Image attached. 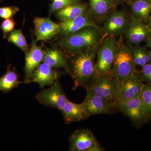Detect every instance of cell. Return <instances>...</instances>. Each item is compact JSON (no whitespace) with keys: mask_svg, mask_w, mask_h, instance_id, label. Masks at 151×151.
<instances>
[{"mask_svg":"<svg viewBox=\"0 0 151 151\" xmlns=\"http://www.w3.org/2000/svg\"><path fill=\"white\" fill-rule=\"evenodd\" d=\"M146 46L151 50V36L146 40Z\"/></svg>","mask_w":151,"mask_h":151,"instance_id":"4dcf8cb0","label":"cell"},{"mask_svg":"<svg viewBox=\"0 0 151 151\" xmlns=\"http://www.w3.org/2000/svg\"><path fill=\"white\" fill-rule=\"evenodd\" d=\"M116 108L128 116L137 126H141L151 118V111L140 97L122 102H117Z\"/></svg>","mask_w":151,"mask_h":151,"instance_id":"5b68a950","label":"cell"},{"mask_svg":"<svg viewBox=\"0 0 151 151\" xmlns=\"http://www.w3.org/2000/svg\"><path fill=\"white\" fill-rule=\"evenodd\" d=\"M15 24V22L12 18L5 19L3 21L1 24V29L2 31L4 38L8 37L10 33L14 30Z\"/></svg>","mask_w":151,"mask_h":151,"instance_id":"4316f807","label":"cell"},{"mask_svg":"<svg viewBox=\"0 0 151 151\" xmlns=\"http://www.w3.org/2000/svg\"><path fill=\"white\" fill-rule=\"evenodd\" d=\"M111 1L117 5V4H122L125 3L128 0H111Z\"/></svg>","mask_w":151,"mask_h":151,"instance_id":"f546056e","label":"cell"},{"mask_svg":"<svg viewBox=\"0 0 151 151\" xmlns=\"http://www.w3.org/2000/svg\"><path fill=\"white\" fill-rule=\"evenodd\" d=\"M103 39L100 28L88 27L63 36L59 44L72 56L78 52L99 46Z\"/></svg>","mask_w":151,"mask_h":151,"instance_id":"7a4b0ae2","label":"cell"},{"mask_svg":"<svg viewBox=\"0 0 151 151\" xmlns=\"http://www.w3.org/2000/svg\"><path fill=\"white\" fill-rule=\"evenodd\" d=\"M140 97L144 104L151 111V84H144Z\"/></svg>","mask_w":151,"mask_h":151,"instance_id":"484cf974","label":"cell"},{"mask_svg":"<svg viewBox=\"0 0 151 151\" xmlns=\"http://www.w3.org/2000/svg\"><path fill=\"white\" fill-rule=\"evenodd\" d=\"M144 84L139 73L135 72L129 78L121 82L117 102L132 100L140 96Z\"/></svg>","mask_w":151,"mask_h":151,"instance_id":"8fae6325","label":"cell"},{"mask_svg":"<svg viewBox=\"0 0 151 151\" xmlns=\"http://www.w3.org/2000/svg\"><path fill=\"white\" fill-rule=\"evenodd\" d=\"M37 41L33 39L30 48L25 53L24 70V81L26 84L30 83L33 73L43 60L45 51L37 44Z\"/></svg>","mask_w":151,"mask_h":151,"instance_id":"7c38bea8","label":"cell"},{"mask_svg":"<svg viewBox=\"0 0 151 151\" xmlns=\"http://www.w3.org/2000/svg\"><path fill=\"white\" fill-rule=\"evenodd\" d=\"M92 15L98 20H104L114 11L116 6L111 0H89Z\"/></svg>","mask_w":151,"mask_h":151,"instance_id":"ac0fdd59","label":"cell"},{"mask_svg":"<svg viewBox=\"0 0 151 151\" xmlns=\"http://www.w3.org/2000/svg\"><path fill=\"white\" fill-rule=\"evenodd\" d=\"M88 117L111 113L116 108L117 103L108 102L90 92L86 90V97L83 101Z\"/></svg>","mask_w":151,"mask_h":151,"instance_id":"9c48e42d","label":"cell"},{"mask_svg":"<svg viewBox=\"0 0 151 151\" xmlns=\"http://www.w3.org/2000/svg\"><path fill=\"white\" fill-rule=\"evenodd\" d=\"M60 111L62 112L64 122L66 124L80 122L88 118L83 102L76 104L68 100Z\"/></svg>","mask_w":151,"mask_h":151,"instance_id":"e0dca14e","label":"cell"},{"mask_svg":"<svg viewBox=\"0 0 151 151\" xmlns=\"http://www.w3.org/2000/svg\"><path fill=\"white\" fill-rule=\"evenodd\" d=\"M136 66L131 48L123 44H118L111 70L112 75L122 82L135 73Z\"/></svg>","mask_w":151,"mask_h":151,"instance_id":"277c9868","label":"cell"},{"mask_svg":"<svg viewBox=\"0 0 151 151\" xmlns=\"http://www.w3.org/2000/svg\"><path fill=\"white\" fill-rule=\"evenodd\" d=\"M19 10L15 6L1 7H0V17L4 19L12 18Z\"/></svg>","mask_w":151,"mask_h":151,"instance_id":"83f0119b","label":"cell"},{"mask_svg":"<svg viewBox=\"0 0 151 151\" xmlns=\"http://www.w3.org/2000/svg\"><path fill=\"white\" fill-rule=\"evenodd\" d=\"M118 47V42L114 37L107 35L103 39L97 53L96 66L99 74L111 72Z\"/></svg>","mask_w":151,"mask_h":151,"instance_id":"8992f818","label":"cell"},{"mask_svg":"<svg viewBox=\"0 0 151 151\" xmlns=\"http://www.w3.org/2000/svg\"><path fill=\"white\" fill-rule=\"evenodd\" d=\"M37 41L51 39L60 32V26L49 18L35 17L34 20Z\"/></svg>","mask_w":151,"mask_h":151,"instance_id":"9a60e30c","label":"cell"},{"mask_svg":"<svg viewBox=\"0 0 151 151\" xmlns=\"http://www.w3.org/2000/svg\"><path fill=\"white\" fill-rule=\"evenodd\" d=\"M132 49V55L136 65L142 67L149 63V51L146 49L139 46L134 47Z\"/></svg>","mask_w":151,"mask_h":151,"instance_id":"cb8c5ba5","label":"cell"},{"mask_svg":"<svg viewBox=\"0 0 151 151\" xmlns=\"http://www.w3.org/2000/svg\"><path fill=\"white\" fill-rule=\"evenodd\" d=\"M142 68L139 73L141 79L147 84H151V64L147 63Z\"/></svg>","mask_w":151,"mask_h":151,"instance_id":"f1b7e54d","label":"cell"},{"mask_svg":"<svg viewBox=\"0 0 151 151\" xmlns=\"http://www.w3.org/2000/svg\"><path fill=\"white\" fill-rule=\"evenodd\" d=\"M151 12V0H135L130 6L132 18L146 22Z\"/></svg>","mask_w":151,"mask_h":151,"instance_id":"d6986e66","label":"cell"},{"mask_svg":"<svg viewBox=\"0 0 151 151\" xmlns=\"http://www.w3.org/2000/svg\"><path fill=\"white\" fill-rule=\"evenodd\" d=\"M149 54H150V60H149V63L151 64V50L150 51H149Z\"/></svg>","mask_w":151,"mask_h":151,"instance_id":"d6a6232c","label":"cell"},{"mask_svg":"<svg viewBox=\"0 0 151 151\" xmlns=\"http://www.w3.org/2000/svg\"><path fill=\"white\" fill-rule=\"evenodd\" d=\"M88 6L85 4L76 3L56 11L57 16L61 21L75 18L87 13Z\"/></svg>","mask_w":151,"mask_h":151,"instance_id":"44dd1931","label":"cell"},{"mask_svg":"<svg viewBox=\"0 0 151 151\" xmlns=\"http://www.w3.org/2000/svg\"><path fill=\"white\" fill-rule=\"evenodd\" d=\"M80 3V0H55L50 6V14L67 6Z\"/></svg>","mask_w":151,"mask_h":151,"instance_id":"d4e9b609","label":"cell"},{"mask_svg":"<svg viewBox=\"0 0 151 151\" xmlns=\"http://www.w3.org/2000/svg\"><path fill=\"white\" fill-rule=\"evenodd\" d=\"M130 21L129 15L125 11H113L104 20L103 29L107 35H121L126 32Z\"/></svg>","mask_w":151,"mask_h":151,"instance_id":"ba28073f","label":"cell"},{"mask_svg":"<svg viewBox=\"0 0 151 151\" xmlns=\"http://www.w3.org/2000/svg\"><path fill=\"white\" fill-rule=\"evenodd\" d=\"M54 1H55V0H54Z\"/></svg>","mask_w":151,"mask_h":151,"instance_id":"e575fe53","label":"cell"},{"mask_svg":"<svg viewBox=\"0 0 151 151\" xmlns=\"http://www.w3.org/2000/svg\"><path fill=\"white\" fill-rule=\"evenodd\" d=\"M9 42L14 44L25 53L28 51V45L21 29H14L8 36Z\"/></svg>","mask_w":151,"mask_h":151,"instance_id":"603a6c76","label":"cell"},{"mask_svg":"<svg viewBox=\"0 0 151 151\" xmlns=\"http://www.w3.org/2000/svg\"><path fill=\"white\" fill-rule=\"evenodd\" d=\"M35 99L42 105L60 111L68 100L61 84L58 80L55 81L48 89L42 90L38 93Z\"/></svg>","mask_w":151,"mask_h":151,"instance_id":"52a82bcc","label":"cell"},{"mask_svg":"<svg viewBox=\"0 0 151 151\" xmlns=\"http://www.w3.org/2000/svg\"><path fill=\"white\" fill-rule=\"evenodd\" d=\"M148 25L149 27L150 28L151 31V19H150V21H149V22Z\"/></svg>","mask_w":151,"mask_h":151,"instance_id":"1f68e13d","label":"cell"},{"mask_svg":"<svg viewBox=\"0 0 151 151\" xmlns=\"http://www.w3.org/2000/svg\"><path fill=\"white\" fill-rule=\"evenodd\" d=\"M99 46L80 52L71 56L68 62V72L74 80L73 89L84 86L88 81L100 74L95 62Z\"/></svg>","mask_w":151,"mask_h":151,"instance_id":"6da1fadb","label":"cell"},{"mask_svg":"<svg viewBox=\"0 0 151 151\" xmlns=\"http://www.w3.org/2000/svg\"><path fill=\"white\" fill-rule=\"evenodd\" d=\"M121 83L110 72L97 76L88 81L84 87L86 90L108 102L117 103Z\"/></svg>","mask_w":151,"mask_h":151,"instance_id":"3957f363","label":"cell"},{"mask_svg":"<svg viewBox=\"0 0 151 151\" xmlns=\"http://www.w3.org/2000/svg\"><path fill=\"white\" fill-rule=\"evenodd\" d=\"M61 35L71 34L88 27H99L95 24L92 16L88 13L70 19L62 21L59 24Z\"/></svg>","mask_w":151,"mask_h":151,"instance_id":"5bb4252c","label":"cell"},{"mask_svg":"<svg viewBox=\"0 0 151 151\" xmlns=\"http://www.w3.org/2000/svg\"><path fill=\"white\" fill-rule=\"evenodd\" d=\"M98 144L92 131L88 129H79L70 136L69 150L70 151H91Z\"/></svg>","mask_w":151,"mask_h":151,"instance_id":"30bf717a","label":"cell"},{"mask_svg":"<svg viewBox=\"0 0 151 151\" xmlns=\"http://www.w3.org/2000/svg\"><path fill=\"white\" fill-rule=\"evenodd\" d=\"M124 34L128 43L137 45L150 37L151 31L148 25L141 21L132 18Z\"/></svg>","mask_w":151,"mask_h":151,"instance_id":"4fadbf2b","label":"cell"},{"mask_svg":"<svg viewBox=\"0 0 151 151\" xmlns=\"http://www.w3.org/2000/svg\"><path fill=\"white\" fill-rule=\"evenodd\" d=\"M42 62L53 68H64L68 71V61L65 55L58 50L45 51Z\"/></svg>","mask_w":151,"mask_h":151,"instance_id":"ffe728a7","label":"cell"},{"mask_svg":"<svg viewBox=\"0 0 151 151\" xmlns=\"http://www.w3.org/2000/svg\"><path fill=\"white\" fill-rule=\"evenodd\" d=\"M58 74L53 68L45 63L40 64L35 70L31 78V82L38 84L41 89L52 85L57 80Z\"/></svg>","mask_w":151,"mask_h":151,"instance_id":"2e32d148","label":"cell"},{"mask_svg":"<svg viewBox=\"0 0 151 151\" xmlns=\"http://www.w3.org/2000/svg\"><path fill=\"white\" fill-rule=\"evenodd\" d=\"M20 83L15 69H12L10 65H8L6 72L0 77V91L7 93L17 87Z\"/></svg>","mask_w":151,"mask_h":151,"instance_id":"7402d4cb","label":"cell"},{"mask_svg":"<svg viewBox=\"0 0 151 151\" xmlns=\"http://www.w3.org/2000/svg\"><path fill=\"white\" fill-rule=\"evenodd\" d=\"M2 1H3V0H0V3H1V2Z\"/></svg>","mask_w":151,"mask_h":151,"instance_id":"836d02e7","label":"cell"}]
</instances>
